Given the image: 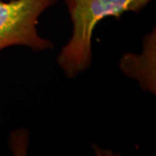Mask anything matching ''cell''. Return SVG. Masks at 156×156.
I'll use <instances>...</instances> for the list:
<instances>
[{
	"instance_id": "3",
	"label": "cell",
	"mask_w": 156,
	"mask_h": 156,
	"mask_svg": "<svg viewBox=\"0 0 156 156\" xmlns=\"http://www.w3.org/2000/svg\"><path fill=\"white\" fill-rule=\"evenodd\" d=\"M140 54L127 53L120 60L123 74L136 80L141 89L156 93V29L144 36Z\"/></svg>"
},
{
	"instance_id": "2",
	"label": "cell",
	"mask_w": 156,
	"mask_h": 156,
	"mask_svg": "<svg viewBox=\"0 0 156 156\" xmlns=\"http://www.w3.org/2000/svg\"><path fill=\"white\" fill-rule=\"evenodd\" d=\"M58 0H0V51L21 45L35 51L51 50L53 44L40 37L39 17Z\"/></svg>"
},
{
	"instance_id": "1",
	"label": "cell",
	"mask_w": 156,
	"mask_h": 156,
	"mask_svg": "<svg viewBox=\"0 0 156 156\" xmlns=\"http://www.w3.org/2000/svg\"><path fill=\"white\" fill-rule=\"evenodd\" d=\"M153 0H65L73 24L71 38L56 57L69 78L88 69L92 62V36L95 26L107 17L119 19L125 12L138 13Z\"/></svg>"
}]
</instances>
